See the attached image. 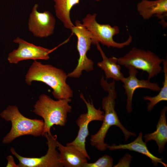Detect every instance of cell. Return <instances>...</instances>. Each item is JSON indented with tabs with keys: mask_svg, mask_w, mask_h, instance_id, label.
Returning <instances> with one entry per match:
<instances>
[{
	"mask_svg": "<svg viewBox=\"0 0 167 167\" xmlns=\"http://www.w3.org/2000/svg\"><path fill=\"white\" fill-rule=\"evenodd\" d=\"M100 85L104 90L108 93V95L104 97L102 101V108L105 111L104 117L100 129L96 133L91 135L90 141L92 146L100 151H104L107 149L106 147L108 145L105 143V139L111 126H117L122 130L124 135L125 141L130 136H135L136 135L128 131L122 124L115 110L117 94L114 80L108 83L102 76L100 80Z\"/></svg>",
	"mask_w": 167,
	"mask_h": 167,
	"instance_id": "1",
	"label": "cell"
},
{
	"mask_svg": "<svg viewBox=\"0 0 167 167\" xmlns=\"http://www.w3.org/2000/svg\"><path fill=\"white\" fill-rule=\"evenodd\" d=\"M67 77V74L62 70L34 60L26 74L25 80L29 85L34 81L46 84L52 89L54 97L60 100L73 96V91L66 82Z\"/></svg>",
	"mask_w": 167,
	"mask_h": 167,
	"instance_id": "2",
	"label": "cell"
},
{
	"mask_svg": "<svg viewBox=\"0 0 167 167\" xmlns=\"http://www.w3.org/2000/svg\"><path fill=\"white\" fill-rule=\"evenodd\" d=\"M71 98L54 100L45 94L40 95L34 105L32 111L42 117L44 122L42 135L51 134L50 129L54 125L64 126L67 122V114L71 111L69 104Z\"/></svg>",
	"mask_w": 167,
	"mask_h": 167,
	"instance_id": "3",
	"label": "cell"
},
{
	"mask_svg": "<svg viewBox=\"0 0 167 167\" xmlns=\"http://www.w3.org/2000/svg\"><path fill=\"white\" fill-rule=\"evenodd\" d=\"M1 117L10 122L11 127L9 132L3 138L4 144L11 143L15 139L24 135L34 137L42 136L44 127L43 120L27 118L20 112L15 105H10L0 113Z\"/></svg>",
	"mask_w": 167,
	"mask_h": 167,
	"instance_id": "4",
	"label": "cell"
},
{
	"mask_svg": "<svg viewBox=\"0 0 167 167\" xmlns=\"http://www.w3.org/2000/svg\"><path fill=\"white\" fill-rule=\"evenodd\" d=\"M117 59L120 65L126 68L131 66L147 72L148 79L150 80L162 71L161 64L164 59L149 50L133 47L122 57L117 58Z\"/></svg>",
	"mask_w": 167,
	"mask_h": 167,
	"instance_id": "5",
	"label": "cell"
},
{
	"mask_svg": "<svg viewBox=\"0 0 167 167\" xmlns=\"http://www.w3.org/2000/svg\"><path fill=\"white\" fill-rule=\"evenodd\" d=\"M97 14L92 15L88 14L82 19V24L91 32L92 36V44L101 43L108 48L112 47L122 49L129 45L132 41V37L129 35L128 39L122 42L115 41L113 37L118 34L120 32L119 27L117 26H112L109 24H101L96 20Z\"/></svg>",
	"mask_w": 167,
	"mask_h": 167,
	"instance_id": "6",
	"label": "cell"
},
{
	"mask_svg": "<svg viewBox=\"0 0 167 167\" xmlns=\"http://www.w3.org/2000/svg\"><path fill=\"white\" fill-rule=\"evenodd\" d=\"M71 31L77 37V48L79 58L76 68L67 75L68 77L78 78L83 71L88 72L93 69L94 62L87 56L92 44V36L88 30L78 20H75V25Z\"/></svg>",
	"mask_w": 167,
	"mask_h": 167,
	"instance_id": "7",
	"label": "cell"
},
{
	"mask_svg": "<svg viewBox=\"0 0 167 167\" xmlns=\"http://www.w3.org/2000/svg\"><path fill=\"white\" fill-rule=\"evenodd\" d=\"M80 97L85 103L87 107V113L81 114L76 121V123L79 127L77 136L71 142L68 144L75 146L79 151L84 154L89 160L90 157L86 149V141L89 134L88 126L90 122L94 121H102L104 117V112L100 109H96L92 101H87L82 93Z\"/></svg>",
	"mask_w": 167,
	"mask_h": 167,
	"instance_id": "8",
	"label": "cell"
},
{
	"mask_svg": "<svg viewBox=\"0 0 167 167\" xmlns=\"http://www.w3.org/2000/svg\"><path fill=\"white\" fill-rule=\"evenodd\" d=\"M43 136L47 139L48 149L45 155L40 157H28L20 155L13 148H10L12 153L18 160L19 167H62L59 161L57 148V136L51 134H45Z\"/></svg>",
	"mask_w": 167,
	"mask_h": 167,
	"instance_id": "9",
	"label": "cell"
},
{
	"mask_svg": "<svg viewBox=\"0 0 167 167\" xmlns=\"http://www.w3.org/2000/svg\"><path fill=\"white\" fill-rule=\"evenodd\" d=\"M13 42L18 45V48L13 50L8 54L7 60L11 64H17L23 60L32 59L48 60L52 50L37 46L17 37Z\"/></svg>",
	"mask_w": 167,
	"mask_h": 167,
	"instance_id": "10",
	"label": "cell"
},
{
	"mask_svg": "<svg viewBox=\"0 0 167 167\" xmlns=\"http://www.w3.org/2000/svg\"><path fill=\"white\" fill-rule=\"evenodd\" d=\"M38 5L33 6L29 15L28 23L29 31L36 37L43 38L53 34L56 24L55 18L49 11L40 12L37 10Z\"/></svg>",
	"mask_w": 167,
	"mask_h": 167,
	"instance_id": "11",
	"label": "cell"
},
{
	"mask_svg": "<svg viewBox=\"0 0 167 167\" xmlns=\"http://www.w3.org/2000/svg\"><path fill=\"white\" fill-rule=\"evenodd\" d=\"M129 76L127 77H124L121 80L125 89V94L126 95V109L128 113H131L132 111V101L133 94L135 91L139 88H144L149 89L152 91L159 92L161 88L156 83H153L150 80L139 79L137 77L138 73L137 69L133 67L129 66Z\"/></svg>",
	"mask_w": 167,
	"mask_h": 167,
	"instance_id": "12",
	"label": "cell"
},
{
	"mask_svg": "<svg viewBox=\"0 0 167 167\" xmlns=\"http://www.w3.org/2000/svg\"><path fill=\"white\" fill-rule=\"evenodd\" d=\"M59 161L63 167H84L88 163L87 157L75 146L66 144L64 146L58 140Z\"/></svg>",
	"mask_w": 167,
	"mask_h": 167,
	"instance_id": "13",
	"label": "cell"
},
{
	"mask_svg": "<svg viewBox=\"0 0 167 167\" xmlns=\"http://www.w3.org/2000/svg\"><path fill=\"white\" fill-rule=\"evenodd\" d=\"M137 9L144 20L156 16L164 21L167 16V0H141L138 2Z\"/></svg>",
	"mask_w": 167,
	"mask_h": 167,
	"instance_id": "14",
	"label": "cell"
},
{
	"mask_svg": "<svg viewBox=\"0 0 167 167\" xmlns=\"http://www.w3.org/2000/svg\"><path fill=\"white\" fill-rule=\"evenodd\" d=\"M143 136L142 133L140 132L137 138L130 143L126 144H119L118 145L113 143L111 146L108 145L106 148L110 150L127 149L136 152L149 158L155 166H157L158 163H159L164 167H167V165L163 162V158L155 156L149 151L147 146L146 143L144 142L143 140Z\"/></svg>",
	"mask_w": 167,
	"mask_h": 167,
	"instance_id": "15",
	"label": "cell"
},
{
	"mask_svg": "<svg viewBox=\"0 0 167 167\" xmlns=\"http://www.w3.org/2000/svg\"><path fill=\"white\" fill-rule=\"evenodd\" d=\"M167 107L165 106L161 109L160 115L156 126V130L152 133L146 134L143 136L146 143L151 140L155 141L158 147V152L162 153L167 142V123L166 113Z\"/></svg>",
	"mask_w": 167,
	"mask_h": 167,
	"instance_id": "16",
	"label": "cell"
},
{
	"mask_svg": "<svg viewBox=\"0 0 167 167\" xmlns=\"http://www.w3.org/2000/svg\"><path fill=\"white\" fill-rule=\"evenodd\" d=\"M96 47L100 52L102 60L97 63V66L104 71L106 79H112L114 80L121 81L124 77L121 72V67L117 62V58H109L105 55L99 43H96Z\"/></svg>",
	"mask_w": 167,
	"mask_h": 167,
	"instance_id": "17",
	"label": "cell"
},
{
	"mask_svg": "<svg viewBox=\"0 0 167 167\" xmlns=\"http://www.w3.org/2000/svg\"><path fill=\"white\" fill-rule=\"evenodd\" d=\"M55 15L66 28L71 30L74 25L70 18V11L75 5L79 4L80 0H53Z\"/></svg>",
	"mask_w": 167,
	"mask_h": 167,
	"instance_id": "18",
	"label": "cell"
},
{
	"mask_svg": "<svg viewBox=\"0 0 167 167\" xmlns=\"http://www.w3.org/2000/svg\"><path fill=\"white\" fill-rule=\"evenodd\" d=\"M163 65L162 70L164 74V80L163 82V86L161 88L158 94L156 96L152 97L145 96L143 97L144 100L148 101L147 106L148 112L151 111L155 106L162 101H167V60L164 59L162 63Z\"/></svg>",
	"mask_w": 167,
	"mask_h": 167,
	"instance_id": "19",
	"label": "cell"
},
{
	"mask_svg": "<svg viewBox=\"0 0 167 167\" xmlns=\"http://www.w3.org/2000/svg\"><path fill=\"white\" fill-rule=\"evenodd\" d=\"M113 161L110 156L105 155L94 162L87 163L84 167H112L113 166Z\"/></svg>",
	"mask_w": 167,
	"mask_h": 167,
	"instance_id": "20",
	"label": "cell"
},
{
	"mask_svg": "<svg viewBox=\"0 0 167 167\" xmlns=\"http://www.w3.org/2000/svg\"><path fill=\"white\" fill-rule=\"evenodd\" d=\"M133 157L130 154L126 153L124 156L118 162L113 166L118 167H129Z\"/></svg>",
	"mask_w": 167,
	"mask_h": 167,
	"instance_id": "21",
	"label": "cell"
},
{
	"mask_svg": "<svg viewBox=\"0 0 167 167\" xmlns=\"http://www.w3.org/2000/svg\"><path fill=\"white\" fill-rule=\"evenodd\" d=\"M6 158L7 161V163L6 167H19L18 165H16L15 163L14 157L12 156L8 155L6 157Z\"/></svg>",
	"mask_w": 167,
	"mask_h": 167,
	"instance_id": "22",
	"label": "cell"
},
{
	"mask_svg": "<svg viewBox=\"0 0 167 167\" xmlns=\"http://www.w3.org/2000/svg\"><path fill=\"white\" fill-rule=\"evenodd\" d=\"M96 0V1L98 2V1H99L100 0Z\"/></svg>",
	"mask_w": 167,
	"mask_h": 167,
	"instance_id": "23",
	"label": "cell"
},
{
	"mask_svg": "<svg viewBox=\"0 0 167 167\" xmlns=\"http://www.w3.org/2000/svg\"></svg>",
	"mask_w": 167,
	"mask_h": 167,
	"instance_id": "24",
	"label": "cell"
}]
</instances>
